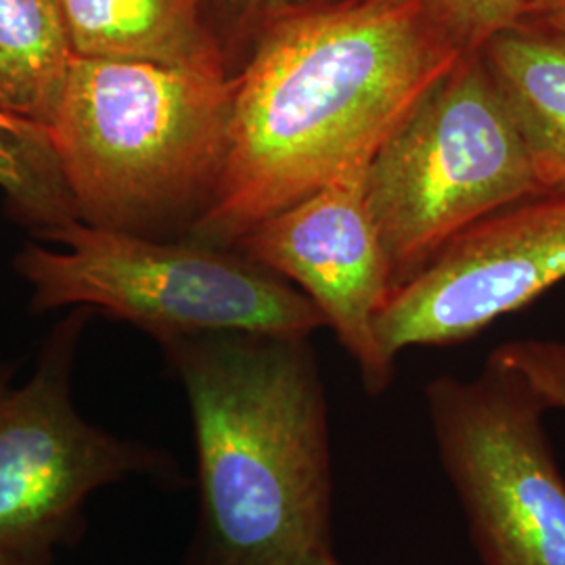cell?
Instances as JSON below:
<instances>
[{
  "instance_id": "1",
  "label": "cell",
  "mask_w": 565,
  "mask_h": 565,
  "mask_svg": "<svg viewBox=\"0 0 565 565\" xmlns=\"http://www.w3.org/2000/svg\"><path fill=\"white\" fill-rule=\"evenodd\" d=\"M461 57L413 0H310L264 21L233 70L226 160L191 237L235 245L369 166Z\"/></svg>"
},
{
  "instance_id": "2",
  "label": "cell",
  "mask_w": 565,
  "mask_h": 565,
  "mask_svg": "<svg viewBox=\"0 0 565 565\" xmlns=\"http://www.w3.org/2000/svg\"><path fill=\"white\" fill-rule=\"evenodd\" d=\"M191 408L200 524L184 565H342L323 382L308 338L163 343Z\"/></svg>"
},
{
  "instance_id": "3",
  "label": "cell",
  "mask_w": 565,
  "mask_h": 565,
  "mask_svg": "<svg viewBox=\"0 0 565 565\" xmlns=\"http://www.w3.org/2000/svg\"><path fill=\"white\" fill-rule=\"evenodd\" d=\"M233 97V72L74 55L44 130L76 216L139 233L202 212L226 160Z\"/></svg>"
},
{
  "instance_id": "4",
  "label": "cell",
  "mask_w": 565,
  "mask_h": 565,
  "mask_svg": "<svg viewBox=\"0 0 565 565\" xmlns=\"http://www.w3.org/2000/svg\"><path fill=\"white\" fill-rule=\"evenodd\" d=\"M44 235L61 249L28 245L18 256L39 310L95 308L162 345L218 331L310 338L327 327L300 289L218 245L153 242L74 218L51 224Z\"/></svg>"
},
{
  "instance_id": "5",
  "label": "cell",
  "mask_w": 565,
  "mask_h": 565,
  "mask_svg": "<svg viewBox=\"0 0 565 565\" xmlns=\"http://www.w3.org/2000/svg\"><path fill=\"white\" fill-rule=\"evenodd\" d=\"M364 193L394 291L469 226L541 195L480 53L457 61L385 139L366 166Z\"/></svg>"
},
{
  "instance_id": "6",
  "label": "cell",
  "mask_w": 565,
  "mask_h": 565,
  "mask_svg": "<svg viewBox=\"0 0 565 565\" xmlns=\"http://www.w3.org/2000/svg\"><path fill=\"white\" fill-rule=\"evenodd\" d=\"M425 398L482 565H565V478L539 390L490 356L471 380H434Z\"/></svg>"
},
{
  "instance_id": "7",
  "label": "cell",
  "mask_w": 565,
  "mask_h": 565,
  "mask_svg": "<svg viewBox=\"0 0 565 565\" xmlns=\"http://www.w3.org/2000/svg\"><path fill=\"white\" fill-rule=\"evenodd\" d=\"M84 308L55 329L30 382L0 377V553L46 565L81 532L82 507L103 486L162 471L149 448L86 424L70 394Z\"/></svg>"
},
{
  "instance_id": "8",
  "label": "cell",
  "mask_w": 565,
  "mask_h": 565,
  "mask_svg": "<svg viewBox=\"0 0 565 565\" xmlns=\"http://www.w3.org/2000/svg\"><path fill=\"white\" fill-rule=\"evenodd\" d=\"M565 279V193L511 203L469 226L398 287L375 319L385 356L465 342Z\"/></svg>"
},
{
  "instance_id": "9",
  "label": "cell",
  "mask_w": 565,
  "mask_h": 565,
  "mask_svg": "<svg viewBox=\"0 0 565 565\" xmlns=\"http://www.w3.org/2000/svg\"><path fill=\"white\" fill-rule=\"evenodd\" d=\"M364 168L321 186L237 239L245 258L294 281L323 315L361 369L371 394H382L394 363L375 338V319L394 291L384 243L364 193Z\"/></svg>"
},
{
  "instance_id": "10",
  "label": "cell",
  "mask_w": 565,
  "mask_h": 565,
  "mask_svg": "<svg viewBox=\"0 0 565 565\" xmlns=\"http://www.w3.org/2000/svg\"><path fill=\"white\" fill-rule=\"evenodd\" d=\"M76 57L233 72L210 0H60Z\"/></svg>"
},
{
  "instance_id": "11",
  "label": "cell",
  "mask_w": 565,
  "mask_h": 565,
  "mask_svg": "<svg viewBox=\"0 0 565 565\" xmlns=\"http://www.w3.org/2000/svg\"><path fill=\"white\" fill-rule=\"evenodd\" d=\"M497 84L541 195L565 193V39L518 25L478 51Z\"/></svg>"
},
{
  "instance_id": "12",
  "label": "cell",
  "mask_w": 565,
  "mask_h": 565,
  "mask_svg": "<svg viewBox=\"0 0 565 565\" xmlns=\"http://www.w3.org/2000/svg\"><path fill=\"white\" fill-rule=\"evenodd\" d=\"M72 60L60 0H0V111L46 128Z\"/></svg>"
},
{
  "instance_id": "13",
  "label": "cell",
  "mask_w": 565,
  "mask_h": 565,
  "mask_svg": "<svg viewBox=\"0 0 565 565\" xmlns=\"http://www.w3.org/2000/svg\"><path fill=\"white\" fill-rule=\"evenodd\" d=\"M0 189L46 226L72 218L46 130L0 111Z\"/></svg>"
},
{
  "instance_id": "14",
  "label": "cell",
  "mask_w": 565,
  "mask_h": 565,
  "mask_svg": "<svg viewBox=\"0 0 565 565\" xmlns=\"http://www.w3.org/2000/svg\"><path fill=\"white\" fill-rule=\"evenodd\" d=\"M463 55L511 28L536 20L551 0H413Z\"/></svg>"
},
{
  "instance_id": "15",
  "label": "cell",
  "mask_w": 565,
  "mask_h": 565,
  "mask_svg": "<svg viewBox=\"0 0 565 565\" xmlns=\"http://www.w3.org/2000/svg\"><path fill=\"white\" fill-rule=\"evenodd\" d=\"M490 356L520 371L551 408L565 411V343L520 340L499 345Z\"/></svg>"
},
{
  "instance_id": "16",
  "label": "cell",
  "mask_w": 565,
  "mask_h": 565,
  "mask_svg": "<svg viewBox=\"0 0 565 565\" xmlns=\"http://www.w3.org/2000/svg\"><path fill=\"white\" fill-rule=\"evenodd\" d=\"M303 2H310V0H210V7H216V11L221 13L224 21L221 30L231 39L228 41V49H231V46H239L243 42H249L264 21ZM224 34L221 36L223 42Z\"/></svg>"
},
{
  "instance_id": "17",
  "label": "cell",
  "mask_w": 565,
  "mask_h": 565,
  "mask_svg": "<svg viewBox=\"0 0 565 565\" xmlns=\"http://www.w3.org/2000/svg\"><path fill=\"white\" fill-rule=\"evenodd\" d=\"M525 25H539L545 28L548 32H555L565 39V0H551L546 4L545 11L530 23Z\"/></svg>"
},
{
  "instance_id": "18",
  "label": "cell",
  "mask_w": 565,
  "mask_h": 565,
  "mask_svg": "<svg viewBox=\"0 0 565 565\" xmlns=\"http://www.w3.org/2000/svg\"><path fill=\"white\" fill-rule=\"evenodd\" d=\"M0 565H36V564H32V562H28V559H23V557H18V555H11V553H0Z\"/></svg>"
}]
</instances>
